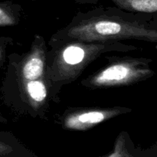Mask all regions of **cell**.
I'll list each match as a JSON object with an SVG mask.
<instances>
[{"label":"cell","mask_w":157,"mask_h":157,"mask_svg":"<svg viewBox=\"0 0 157 157\" xmlns=\"http://www.w3.org/2000/svg\"><path fill=\"white\" fill-rule=\"evenodd\" d=\"M128 39L156 42V28L127 15L94 11L77 15L68 25L52 36L51 41L105 42Z\"/></svg>","instance_id":"1"},{"label":"cell","mask_w":157,"mask_h":157,"mask_svg":"<svg viewBox=\"0 0 157 157\" xmlns=\"http://www.w3.org/2000/svg\"><path fill=\"white\" fill-rule=\"evenodd\" d=\"M54 51L47 54L45 78L50 90H57L76 80L83 71L102 54L112 51H132L135 46L120 41L86 42L65 41L55 43Z\"/></svg>","instance_id":"2"},{"label":"cell","mask_w":157,"mask_h":157,"mask_svg":"<svg viewBox=\"0 0 157 157\" xmlns=\"http://www.w3.org/2000/svg\"><path fill=\"white\" fill-rule=\"evenodd\" d=\"M151 59L144 58H118L104 68L81 81L90 89L122 87L134 84L151 78L155 72L150 67Z\"/></svg>","instance_id":"3"},{"label":"cell","mask_w":157,"mask_h":157,"mask_svg":"<svg viewBox=\"0 0 157 157\" xmlns=\"http://www.w3.org/2000/svg\"><path fill=\"white\" fill-rule=\"evenodd\" d=\"M130 111L131 109L120 107L77 109L64 113L61 121V124L63 128L66 130L84 131L115 117Z\"/></svg>","instance_id":"4"},{"label":"cell","mask_w":157,"mask_h":157,"mask_svg":"<svg viewBox=\"0 0 157 157\" xmlns=\"http://www.w3.org/2000/svg\"><path fill=\"white\" fill-rule=\"evenodd\" d=\"M47 47L41 36L36 35L32 48L17 66L18 80H35L45 77Z\"/></svg>","instance_id":"5"},{"label":"cell","mask_w":157,"mask_h":157,"mask_svg":"<svg viewBox=\"0 0 157 157\" xmlns=\"http://www.w3.org/2000/svg\"><path fill=\"white\" fill-rule=\"evenodd\" d=\"M22 94L33 109H40L47 102L50 87L45 77L35 80H19Z\"/></svg>","instance_id":"6"},{"label":"cell","mask_w":157,"mask_h":157,"mask_svg":"<svg viewBox=\"0 0 157 157\" xmlns=\"http://www.w3.org/2000/svg\"><path fill=\"white\" fill-rule=\"evenodd\" d=\"M118 8L129 12L155 13L157 0H110Z\"/></svg>","instance_id":"7"},{"label":"cell","mask_w":157,"mask_h":157,"mask_svg":"<svg viewBox=\"0 0 157 157\" xmlns=\"http://www.w3.org/2000/svg\"><path fill=\"white\" fill-rule=\"evenodd\" d=\"M19 9L12 3L0 2V27L13 26L19 21Z\"/></svg>","instance_id":"8"},{"label":"cell","mask_w":157,"mask_h":157,"mask_svg":"<svg viewBox=\"0 0 157 157\" xmlns=\"http://www.w3.org/2000/svg\"><path fill=\"white\" fill-rule=\"evenodd\" d=\"M127 133L122 132L119 134L115 142L113 150L107 157H133L132 153L129 152L127 147Z\"/></svg>","instance_id":"9"},{"label":"cell","mask_w":157,"mask_h":157,"mask_svg":"<svg viewBox=\"0 0 157 157\" xmlns=\"http://www.w3.org/2000/svg\"><path fill=\"white\" fill-rule=\"evenodd\" d=\"M15 144H12L0 140V156H10L16 155Z\"/></svg>","instance_id":"10"},{"label":"cell","mask_w":157,"mask_h":157,"mask_svg":"<svg viewBox=\"0 0 157 157\" xmlns=\"http://www.w3.org/2000/svg\"><path fill=\"white\" fill-rule=\"evenodd\" d=\"M10 38H0V67L4 64L5 61H6V49L8 43L10 42Z\"/></svg>","instance_id":"11"},{"label":"cell","mask_w":157,"mask_h":157,"mask_svg":"<svg viewBox=\"0 0 157 157\" xmlns=\"http://www.w3.org/2000/svg\"><path fill=\"white\" fill-rule=\"evenodd\" d=\"M3 122H6V120L0 115V123H3Z\"/></svg>","instance_id":"12"}]
</instances>
